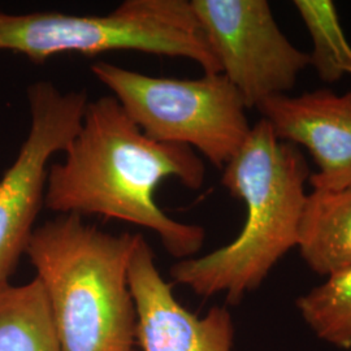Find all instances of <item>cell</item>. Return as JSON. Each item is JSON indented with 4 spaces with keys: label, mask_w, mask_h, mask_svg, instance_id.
Returning a JSON list of instances; mask_svg holds the SVG:
<instances>
[{
    "label": "cell",
    "mask_w": 351,
    "mask_h": 351,
    "mask_svg": "<svg viewBox=\"0 0 351 351\" xmlns=\"http://www.w3.org/2000/svg\"><path fill=\"white\" fill-rule=\"evenodd\" d=\"M63 162L50 165L45 207L59 215H97L143 226L178 259L194 258L206 232L169 217L155 201L156 188L177 178L193 190L206 167L189 146L149 138L113 95L88 101Z\"/></svg>",
    "instance_id": "1"
},
{
    "label": "cell",
    "mask_w": 351,
    "mask_h": 351,
    "mask_svg": "<svg viewBox=\"0 0 351 351\" xmlns=\"http://www.w3.org/2000/svg\"><path fill=\"white\" fill-rule=\"evenodd\" d=\"M308 178L298 147L277 138L263 119L258 121L221 177L230 195L245 203L242 230L229 245L173 264L172 278L203 298L226 294L228 303H239L297 246Z\"/></svg>",
    "instance_id": "2"
},
{
    "label": "cell",
    "mask_w": 351,
    "mask_h": 351,
    "mask_svg": "<svg viewBox=\"0 0 351 351\" xmlns=\"http://www.w3.org/2000/svg\"><path fill=\"white\" fill-rule=\"evenodd\" d=\"M136 234H113L77 215L37 226L25 254L40 280L63 351H130L137 313L129 288Z\"/></svg>",
    "instance_id": "3"
},
{
    "label": "cell",
    "mask_w": 351,
    "mask_h": 351,
    "mask_svg": "<svg viewBox=\"0 0 351 351\" xmlns=\"http://www.w3.org/2000/svg\"><path fill=\"white\" fill-rule=\"evenodd\" d=\"M123 50L184 58L201 65L204 75L221 73L188 0H126L106 14L0 11V51L33 63L64 52Z\"/></svg>",
    "instance_id": "4"
},
{
    "label": "cell",
    "mask_w": 351,
    "mask_h": 351,
    "mask_svg": "<svg viewBox=\"0 0 351 351\" xmlns=\"http://www.w3.org/2000/svg\"><path fill=\"white\" fill-rule=\"evenodd\" d=\"M90 68L143 134L160 143L194 147L217 168L230 162L250 134L247 107L221 73L178 80L107 62Z\"/></svg>",
    "instance_id": "5"
},
{
    "label": "cell",
    "mask_w": 351,
    "mask_h": 351,
    "mask_svg": "<svg viewBox=\"0 0 351 351\" xmlns=\"http://www.w3.org/2000/svg\"><path fill=\"white\" fill-rule=\"evenodd\" d=\"M26 93L30 129L0 180V284L16 271L45 207L50 159L68 150L88 103L85 91L63 93L49 81H38Z\"/></svg>",
    "instance_id": "6"
},
{
    "label": "cell",
    "mask_w": 351,
    "mask_h": 351,
    "mask_svg": "<svg viewBox=\"0 0 351 351\" xmlns=\"http://www.w3.org/2000/svg\"><path fill=\"white\" fill-rule=\"evenodd\" d=\"M221 75L247 110L288 94L310 65L281 29L265 0H190Z\"/></svg>",
    "instance_id": "7"
},
{
    "label": "cell",
    "mask_w": 351,
    "mask_h": 351,
    "mask_svg": "<svg viewBox=\"0 0 351 351\" xmlns=\"http://www.w3.org/2000/svg\"><path fill=\"white\" fill-rule=\"evenodd\" d=\"M128 280L137 313L136 341L142 351H233L230 313L215 306L199 317L185 308L159 274L154 251L141 234H136Z\"/></svg>",
    "instance_id": "8"
},
{
    "label": "cell",
    "mask_w": 351,
    "mask_h": 351,
    "mask_svg": "<svg viewBox=\"0 0 351 351\" xmlns=\"http://www.w3.org/2000/svg\"><path fill=\"white\" fill-rule=\"evenodd\" d=\"M255 110L277 138L311 154L319 168L308 178L313 190L351 189V90L343 95L329 90L276 95Z\"/></svg>",
    "instance_id": "9"
},
{
    "label": "cell",
    "mask_w": 351,
    "mask_h": 351,
    "mask_svg": "<svg viewBox=\"0 0 351 351\" xmlns=\"http://www.w3.org/2000/svg\"><path fill=\"white\" fill-rule=\"evenodd\" d=\"M297 247L322 276L351 269V189L313 190L306 197Z\"/></svg>",
    "instance_id": "10"
},
{
    "label": "cell",
    "mask_w": 351,
    "mask_h": 351,
    "mask_svg": "<svg viewBox=\"0 0 351 351\" xmlns=\"http://www.w3.org/2000/svg\"><path fill=\"white\" fill-rule=\"evenodd\" d=\"M0 351H63L45 288L0 284Z\"/></svg>",
    "instance_id": "11"
},
{
    "label": "cell",
    "mask_w": 351,
    "mask_h": 351,
    "mask_svg": "<svg viewBox=\"0 0 351 351\" xmlns=\"http://www.w3.org/2000/svg\"><path fill=\"white\" fill-rule=\"evenodd\" d=\"M293 4L313 39L314 50L308 53L310 65L314 66L319 78L333 84L345 75H351V45L333 1L295 0Z\"/></svg>",
    "instance_id": "12"
},
{
    "label": "cell",
    "mask_w": 351,
    "mask_h": 351,
    "mask_svg": "<svg viewBox=\"0 0 351 351\" xmlns=\"http://www.w3.org/2000/svg\"><path fill=\"white\" fill-rule=\"evenodd\" d=\"M304 323L328 343L351 349V269L329 276L297 301Z\"/></svg>",
    "instance_id": "13"
},
{
    "label": "cell",
    "mask_w": 351,
    "mask_h": 351,
    "mask_svg": "<svg viewBox=\"0 0 351 351\" xmlns=\"http://www.w3.org/2000/svg\"><path fill=\"white\" fill-rule=\"evenodd\" d=\"M130 351H134V349H133V350H130Z\"/></svg>",
    "instance_id": "14"
}]
</instances>
